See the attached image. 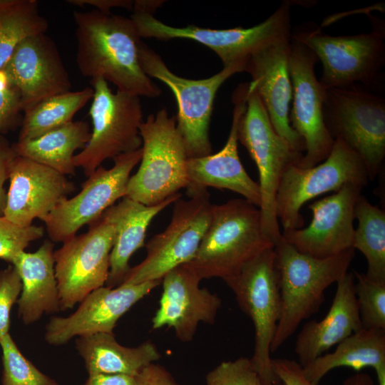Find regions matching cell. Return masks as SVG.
<instances>
[{"label":"cell","instance_id":"6da1fadb","mask_svg":"<svg viewBox=\"0 0 385 385\" xmlns=\"http://www.w3.org/2000/svg\"><path fill=\"white\" fill-rule=\"evenodd\" d=\"M76 63L81 75L102 78L118 91L149 98L160 88L143 71L138 58L141 41L130 18L97 9L75 11Z\"/></svg>","mask_w":385,"mask_h":385},{"label":"cell","instance_id":"7a4b0ae2","mask_svg":"<svg viewBox=\"0 0 385 385\" xmlns=\"http://www.w3.org/2000/svg\"><path fill=\"white\" fill-rule=\"evenodd\" d=\"M281 314L271 344L277 351L301 322L316 314L324 300L325 290L347 272L354 248L327 258H316L297 251L282 236L274 244Z\"/></svg>","mask_w":385,"mask_h":385},{"label":"cell","instance_id":"3957f363","mask_svg":"<svg viewBox=\"0 0 385 385\" xmlns=\"http://www.w3.org/2000/svg\"><path fill=\"white\" fill-rule=\"evenodd\" d=\"M274 247L262 230L259 207L244 198L233 199L212 205L210 222L196 254L185 265L201 280L225 279Z\"/></svg>","mask_w":385,"mask_h":385},{"label":"cell","instance_id":"277c9868","mask_svg":"<svg viewBox=\"0 0 385 385\" xmlns=\"http://www.w3.org/2000/svg\"><path fill=\"white\" fill-rule=\"evenodd\" d=\"M142 140L140 167L130 176L126 196L145 205H158L190 185L188 155L176 118L165 108L148 116L139 128Z\"/></svg>","mask_w":385,"mask_h":385},{"label":"cell","instance_id":"5b68a950","mask_svg":"<svg viewBox=\"0 0 385 385\" xmlns=\"http://www.w3.org/2000/svg\"><path fill=\"white\" fill-rule=\"evenodd\" d=\"M291 37L308 47L320 61L319 82L327 90L360 85L372 91L385 63L384 31L353 36H331L314 22L298 26Z\"/></svg>","mask_w":385,"mask_h":385},{"label":"cell","instance_id":"8992f818","mask_svg":"<svg viewBox=\"0 0 385 385\" xmlns=\"http://www.w3.org/2000/svg\"><path fill=\"white\" fill-rule=\"evenodd\" d=\"M241 310L252 320L255 346L251 363L262 385H278L272 366L271 344L281 314L279 274L274 247L245 264L235 275L223 279Z\"/></svg>","mask_w":385,"mask_h":385},{"label":"cell","instance_id":"52a82bcc","mask_svg":"<svg viewBox=\"0 0 385 385\" xmlns=\"http://www.w3.org/2000/svg\"><path fill=\"white\" fill-rule=\"evenodd\" d=\"M237 137L257 167L262 228L274 245L282 237L276 215L278 186L284 172L291 165H298L304 154L277 133L261 99L249 83L246 108L239 120Z\"/></svg>","mask_w":385,"mask_h":385},{"label":"cell","instance_id":"ba28073f","mask_svg":"<svg viewBox=\"0 0 385 385\" xmlns=\"http://www.w3.org/2000/svg\"><path fill=\"white\" fill-rule=\"evenodd\" d=\"M323 116L333 139L355 152L374 180L385 158L384 98L360 85L327 89Z\"/></svg>","mask_w":385,"mask_h":385},{"label":"cell","instance_id":"9c48e42d","mask_svg":"<svg viewBox=\"0 0 385 385\" xmlns=\"http://www.w3.org/2000/svg\"><path fill=\"white\" fill-rule=\"evenodd\" d=\"M130 19L140 38L194 40L212 50L222 61L223 68L235 67L240 72L245 71L246 63L252 54L292 33L287 2L282 3L264 21L250 28L213 29L195 25L175 27L157 19L153 13L144 11H134Z\"/></svg>","mask_w":385,"mask_h":385},{"label":"cell","instance_id":"30bf717a","mask_svg":"<svg viewBox=\"0 0 385 385\" xmlns=\"http://www.w3.org/2000/svg\"><path fill=\"white\" fill-rule=\"evenodd\" d=\"M187 200L175 202L171 220L146 245V256L130 267L120 284L162 280L173 269L189 262L196 254L209 225L212 204L207 188L188 187Z\"/></svg>","mask_w":385,"mask_h":385},{"label":"cell","instance_id":"8fae6325","mask_svg":"<svg viewBox=\"0 0 385 385\" xmlns=\"http://www.w3.org/2000/svg\"><path fill=\"white\" fill-rule=\"evenodd\" d=\"M93 97L89 110L93 128L83 150L73 156L76 167L91 175L106 159L135 151L142 146L139 128L143 111L138 96L113 93L102 78L91 80Z\"/></svg>","mask_w":385,"mask_h":385},{"label":"cell","instance_id":"7c38bea8","mask_svg":"<svg viewBox=\"0 0 385 385\" xmlns=\"http://www.w3.org/2000/svg\"><path fill=\"white\" fill-rule=\"evenodd\" d=\"M138 58L144 73L166 84L173 92L178 103L177 128L188 158L212 154L209 126L214 100L219 88L231 76L240 72L235 67L222 71L207 78L192 80L173 73L160 55L140 41Z\"/></svg>","mask_w":385,"mask_h":385},{"label":"cell","instance_id":"4fadbf2b","mask_svg":"<svg viewBox=\"0 0 385 385\" xmlns=\"http://www.w3.org/2000/svg\"><path fill=\"white\" fill-rule=\"evenodd\" d=\"M359 156L342 140L335 138L328 157L310 168L291 165L283 174L276 195V215L283 231L302 228L300 209L307 201L328 192L339 191L344 185L362 187L369 181Z\"/></svg>","mask_w":385,"mask_h":385},{"label":"cell","instance_id":"5bb4252c","mask_svg":"<svg viewBox=\"0 0 385 385\" xmlns=\"http://www.w3.org/2000/svg\"><path fill=\"white\" fill-rule=\"evenodd\" d=\"M90 225L86 233L63 242L53 252L61 310L73 308L107 282L115 228L103 215Z\"/></svg>","mask_w":385,"mask_h":385},{"label":"cell","instance_id":"9a60e30c","mask_svg":"<svg viewBox=\"0 0 385 385\" xmlns=\"http://www.w3.org/2000/svg\"><path fill=\"white\" fill-rule=\"evenodd\" d=\"M141 156L140 148L115 157L113 167L99 166L76 195L61 199L42 220L51 240L63 242L72 238L83 225L98 220L119 198L125 197L130 173Z\"/></svg>","mask_w":385,"mask_h":385},{"label":"cell","instance_id":"2e32d148","mask_svg":"<svg viewBox=\"0 0 385 385\" xmlns=\"http://www.w3.org/2000/svg\"><path fill=\"white\" fill-rule=\"evenodd\" d=\"M317 61V57L308 47L291 37L289 72L292 106L289 120L305 145V152L297 165L301 168H310L323 162L334 142L324 121L326 90L315 75Z\"/></svg>","mask_w":385,"mask_h":385},{"label":"cell","instance_id":"e0dca14e","mask_svg":"<svg viewBox=\"0 0 385 385\" xmlns=\"http://www.w3.org/2000/svg\"><path fill=\"white\" fill-rule=\"evenodd\" d=\"M363 187L344 185L339 191L309 205L312 219L305 228L284 230L286 242L297 251L327 258L352 248L354 205Z\"/></svg>","mask_w":385,"mask_h":385},{"label":"cell","instance_id":"ac0fdd59","mask_svg":"<svg viewBox=\"0 0 385 385\" xmlns=\"http://www.w3.org/2000/svg\"><path fill=\"white\" fill-rule=\"evenodd\" d=\"M161 283L155 280L98 288L81 302L73 314L52 317L46 326L45 339L49 344L61 345L75 337L113 334L118 319Z\"/></svg>","mask_w":385,"mask_h":385},{"label":"cell","instance_id":"d6986e66","mask_svg":"<svg viewBox=\"0 0 385 385\" xmlns=\"http://www.w3.org/2000/svg\"><path fill=\"white\" fill-rule=\"evenodd\" d=\"M200 281L186 265L168 272L162 279L163 292L152 328L171 327L180 341L189 342L200 323L213 324L222 301L217 294L200 287Z\"/></svg>","mask_w":385,"mask_h":385},{"label":"cell","instance_id":"ffe728a7","mask_svg":"<svg viewBox=\"0 0 385 385\" xmlns=\"http://www.w3.org/2000/svg\"><path fill=\"white\" fill-rule=\"evenodd\" d=\"M291 35L282 36L252 54L245 71L252 76L249 86L261 99L274 130L294 150L304 154V140L289 120L292 100L289 72Z\"/></svg>","mask_w":385,"mask_h":385},{"label":"cell","instance_id":"44dd1931","mask_svg":"<svg viewBox=\"0 0 385 385\" xmlns=\"http://www.w3.org/2000/svg\"><path fill=\"white\" fill-rule=\"evenodd\" d=\"M9 180L2 215L23 227L31 226L35 218L42 220L74 190L66 175L19 155L11 162Z\"/></svg>","mask_w":385,"mask_h":385},{"label":"cell","instance_id":"7402d4cb","mask_svg":"<svg viewBox=\"0 0 385 385\" xmlns=\"http://www.w3.org/2000/svg\"><path fill=\"white\" fill-rule=\"evenodd\" d=\"M3 69L20 92L23 112L45 98L70 91L71 88L57 47L46 34L24 39Z\"/></svg>","mask_w":385,"mask_h":385},{"label":"cell","instance_id":"603a6c76","mask_svg":"<svg viewBox=\"0 0 385 385\" xmlns=\"http://www.w3.org/2000/svg\"><path fill=\"white\" fill-rule=\"evenodd\" d=\"M247 87L248 83H241L233 93L232 121L224 147L215 154L188 158L186 170L190 181L188 187L227 189L240 194L260 207L261 195L259 184L245 170L237 149L238 123L246 108Z\"/></svg>","mask_w":385,"mask_h":385},{"label":"cell","instance_id":"cb8c5ba5","mask_svg":"<svg viewBox=\"0 0 385 385\" xmlns=\"http://www.w3.org/2000/svg\"><path fill=\"white\" fill-rule=\"evenodd\" d=\"M337 284V291L327 315L320 321L307 322L297 334L294 350L302 367L363 329L353 272H347Z\"/></svg>","mask_w":385,"mask_h":385},{"label":"cell","instance_id":"d4e9b609","mask_svg":"<svg viewBox=\"0 0 385 385\" xmlns=\"http://www.w3.org/2000/svg\"><path fill=\"white\" fill-rule=\"evenodd\" d=\"M182 197L180 192L155 205H145L128 197L107 209L102 215L115 228V236L110 255L107 287L120 285L130 268L133 254L144 245L145 233L153 219Z\"/></svg>","mask_w":385,"mask_h":385},{"label":"cell","instance_id":"484cf974","mask_svg":"<svg viewBox=\"0 0 385 385\" xmlns=\"http://www.w3.org/2000/svg\"><path fill=\"white\" fill-rule=\"evenodd\" d=\"M11 265L21 279L18 315L25 324L34 323L44 314L60 310L53 244L51 241L45 240L34 252H19Z\"/></svg>","mask_w":385,"mask_h":385},{"label":"cell","instance_id":"4316f807","mask_svg":"<svg viewBox=\"0 0 385 385\" xmlns=\"http://www.w3.org/2000/svg\"><path fill=\"white\" fill-rule=\"evenodd\" d=\"M76 347L85 361L88 375L113 374L135 376L161 357L157 346L150 340L135 347H128L120 344L114 334L109 333L79 337Z\"/></svg>","mask_w":385,"mask_h":385},{"label":"cell","instance_id":"83f0119b","mask_svg":"<svg viewBox=\"0 0 385 385\" xmlns=\"http://www.w3.org/2000/svg\"><path fill=\"white\" fill-rule=\"evenodd\" d=\"M342 366L356 371L372 367L376 375L385 372V330L361 329L339 342L332 353L302 367V371L310 383L317 385L328 372Z\"/></svg>","mask_w":385,"mask_h":385},{"label":"cell","instance_id":"f1b7e54d","mask_svg":"<svg viewBox=\"0 0 385 385\" xmlns=\"http://www.w3.org/2000/svg\"><path fill=\"white\" fill-rule=\"evenodd\" d=\"M91 133L86 122L71 121L36 138L17 141L11 146L19 156L49 167L64 175H74L73 153L86 146Z\"/></svg>","mask_w":385,"mask_h":385},{"label":"cell","instance_id":"f546056e","mask_svg":"<svg viewBox=\"0 0 385 385\" xmlns=\"http://www.w3.org/2000/svg\"><path fill=\"white\" fill-rule=\"evenodd\" d=\"M93 97V88L52 96L24 111L18 141L36 138L71 121Z\"/></svg>","mask_w":385,"mask_h":385},{"label":"cell","instance_id":"4dcf8cb0","mask_svg":"<svg viewBox=\"0 0 385 385\" xmlns=\"http://www.w3.org/2000/svg\"><path fill=\"white\" fill-rule=\"evenodd\" d=\"M354 229L352 248L366 257V276L374 281L385 282V212L359 195L354 205Z\"/></svg>","mask_w":385,"mask_h":385},{"label":"cell","instance_id":"1f68e13d","mask_svg":"<svg viewBox=\"0 0 385 385\" xmlns=\"http://www.w3.org/2000/svg\"><path fill=\"white\" fill-rule=\"evenodd\" d=\"M47 19L36 0H0V69L25 38L46 34Z\"/></svg>","mask_w":385,"mask_h":385},{"label":"cell","instance_id":"d6a6232c","mask_svg":"<svg viewBox=\"0 0 385 385\" xmlns=\"http://www.w3.org/2000/svg\"><path fill=\"white\" fill-rule=\"evenodd\" d=\"M0 345L2 350V385H58L22 354L9 333L0 340Z\"/></svg>","mask_w":385,"mask_h":385},{"label":"cell","instance_id":"836d02e7","mask_svg":"<svg viewBox=\"0 0 385 385\" xmlns=\"http://www.w3.org/2000/svg\"><path fill=\"white\" fill-rule=\"evenodd\" d=\"M355 295L362 328L385 330V282L352 272Z\"/></svg>","mask_w":385,"mask_h":385},{"label":"cell","instance_id":"e575fe53","mask_svg":"<svg viewBox=\"0 0 385 385\" xmlns=\"http://www.w3.org/2000/svg\"><path fill=\"white\" fill-rule=\"evenodd\" d=\"M43 227L31 225L20 227L0 215V259L11 264L31 242L42 237Z\"/></svg>","mask_w":385,"mask_h":385},{"label":"cell","instance_id":"d590c367","mask_svg":"<svg viewBox=\"0 0 385 385\" xmlns=\"http://www.w3.org/2000/svg\"><path fill=\"white\" fill-rule=\"evenodd\" d=\"M207 385H262L250 359L222 361L206 376Z\"/></svg>","mask_w":385,"mask_h":385},{"label":"cell","instance_id":"8d00e7d4","mask_svg":"<svg viewBox=\"0 0 385 385\" xmlns=\"http://www.w3.org/2000/svg\"><path fill=\"white\" fill-rule=\"evenodd\" d=\"M21 289V277L12 265L0 270V340L9 333L11 309Z\"/></svg>","mask_w":385,"mask_h":385},{"label":"cell","instance_id":"74e56055","mask_svg":"<svg viewBox=\"0 0 385 385\" xmlns=\"http://www.w3.org/2000/svg\"><path fill=\"white\" fill-rule=\"evenodd\" d=\"M23 112L19 91L6 72L0 69V132L16 127Z\"/></svg>","mask_w":385,"mask_h":385},{"label":"cell","instance_id":"f35d334b","mask_svg":"<svg viewBox=\"0 0 385 385\" xmlns=\"http://www.w3.org/2000/svg\"><path fill=\"white\" fill-rule=\"evenodd\" d=\"M272 366L278 380L284 385H313L305 378L299 362L288 359H272Z\"/></svg>","mask_w":385,"mask_h":385},{"label":"cell","instance_id":"ab89813d","mask_svg":"<svg viewBox=\"0 0 385 385\" xmlns=\"http://www.w3.org/2000/svg\"><path fill=\"white\" fill-rule=\"evenodd\" d=\"M135 385H180L163 366L153 363L135 376Z\"/></svg>","mask_w":385,"mask_h":385},{"label":"cell","instance_id":"60d3db41","mask_svg":"<svg viewBox=\"0 0 385 385\" xmlns=\"http://www.w3.org/2000/svg\"><path fill=\"white\" fill-rule=\"evenodd\" d=\"M16 155L12 146L0 135V215L3 213L6 200L4 184L9 179L11 162Z\"/></svg>","mask_w":385,"mask_h":385},{"label":"cell","instance_id":"b9f144b4","mask_svg":"<svg viewBox=\"0 0 385 385\" xmlns=\"http://www.w3.org/2000/svg\"><path fill=\"white\" fill-rule=\"evenodd\" d=\"M135 376L126 374H96L88 375L84 385H135Z\"/></svg>","mask_w":385,"mask_h":385},{"label":"cell","instance_id":"7bdbcfd3","mask_svg":"<svg viewBox=\"0 0 385 385\" xmlns=\"http://www.w3.org/2000/svg\"><path fill=\"white\" fill-rule=\"evenodd\" d=\"M66 1L81 7L89 5L94 7L95 9L104 12H109L113 7L131 9H133L134 5L133 1L126 0H68Z\"/></svg>","mask_w":385,"mask_h":385},{"label":"cell","instance_id":"ee69618b","mask_svg":"<svg viewBox=\"0 0 385 385\" xmlns=\"http://www.w3.org/2000/svg\"><path fill=\"white\" fill-rule=\"evenodd\" d=\"M343 385H374V383L369 374L359 373L345 379Z\"/></svg>","mask_w":385,"mask_h":385},{"label":"cell","instance_id":"f6af8a7d","mask_svg":"<svg viewBox=\"0 0 385 385\" xmlns=\"http://www.w3.org/2000/svg\"><path fill=\"white\" fill-rule=\"evenodd\" d=\"M377 385H385V372L376 375Z\"/></svg>","mask_w":385,"mask_h":385},{"label":"cell","instance_id":"bcb514c9","mask_svg":"<svg viewBox=\"0 0 385 385\" xmlns=\"http://www.w3.org/2000/svg\"><path fill=\"white\" fill-rule=\"evenodd\" d=\"M278 385H284V384H283L282 382L279 381Z\"/></svg>","mask_w":385,"mask_h":385}]
</instances>
